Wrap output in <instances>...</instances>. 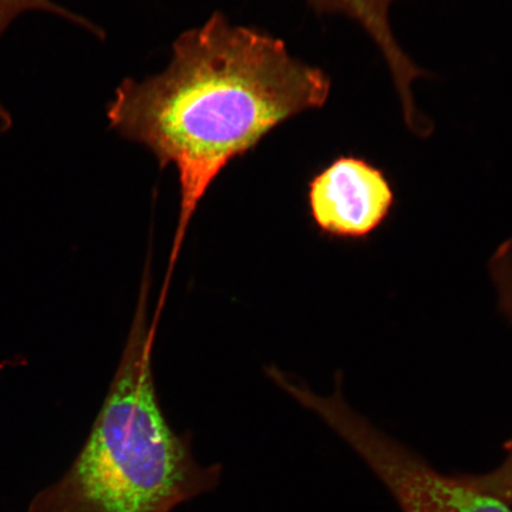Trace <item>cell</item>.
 Masks as SVG:
<instances>
[{"label":"cell","instance_id":"1","mask_svg":"<svg viewBox=\"0 0 512 512\" xmlns=\"http://www.w3.org/2000/svg\"><path fill=\"white\" fill-rule=\"evenodd\" d=\"M331 80L265 31L215 12L185 31L162 74L125 80L107 107L113 130L174 165L181 207L168 279L198 204L224 168L275 127L323 107Z\"/></svg>","mask_w":512,"mask_h":512},{"label":"cell","instance_id":"2","mask_svg":"<svg viewBox=\"0 0 512 512\" xmlns=\"http://www.w3.org/2000/svg\"><path fill=\"white\" fill-rule=\"evenodd\" d=\"M152 335L140 305L104 407L61 486L62 512H171L219 480L220 466L198 465L164 418Z\"/></svg>","mask_w":512,"mask_h":512},{"label":"cell","instance_id":"3","mask_svg":"<svg viewBox=\"0 0 512 512\" xmlns=\"http://www.w3.org/2000/svg\"><path fill=\"white\" fill-rule=\"evenodd\" d=\"M318 412L382 480L402 512H512L509 504L477 488L467 475L434 470L341 402H322Z\"/></svg>","mask_w":512,"mask_h":512},{"label":"cell","instance_id":"4","mask_svg":"<svg viewBox=\"0 0 512 512\" xmlns=\"http://www.w3.org/2000/svg\"><path fill=\"white\" fill-rule=\"evenodd\" d=\"M307 196L320 232L343 240L369 238L395 204L392 182L383 170L356 156H341L326 166L311 179Z\"/></svg>","mask_w":512,"mask_h":512},{"label":"cell","instance_id":"5","mask_svg":"<svg viewBox=\"0 0 512 512\" xmlns=\"http://www.w3.org/2000/svg\"><path fill=\"white\" fill-rule=\"evenodd\" d=\"M307 3L324 14L345 15L360 24L381 50L396 87L406 88L419 78L420 68L405 54L393 34L389 17L393 0H307Z\"/></svg>","mask_w":512,"mask_h":512},{"label":"cell","instance_id":"6","mask_svg":"<svg viewBox=\"0 0 512 512\" xmlns=\"http://www.w3.org/2000/svg\"><path fill=\"white\" fill-rule=\"evenodd\" d=\"M29 11L48 12V14L60 16L67 19V21L81 25L82 28L92 31L95 35L104 36L94 24L63 8L60 4L55 3L54 0H0V38L9 29L10 25L15 22L17 17ZM11 126V114L5 110L2 102H0V134L8 132Z\"/></svg>","mask_w":512,"mask_h":512},{"label":"cell","instance_id":"7","mask_svg":"<svg viewBox=\"0 0 512 512\" xmlns=\"http://www.w3.org/2000/svg\"><path fill=\"white\" fill-rule=\"evenodd\" d=\"M490 273L498 291L499 307L512 323V238L492 256Z\"/></svg>","mask_w":512,"mask_h":512},{"label":"cell","instance_id":"8","mask_svg":"<svg viewBox=\"0 0 512 512\" xmlns=\"http://www.w3.org/2000/svg\"><path fill=\"white\" fill-rule=\"evenodd\" d=\"M505 450H507L508 456L495 471L486 473V475H467V477L477 488L502 499L512 507V440L505 446Z\"/></svg>","mask_w":512,"mask_h":512}]
</instances>
